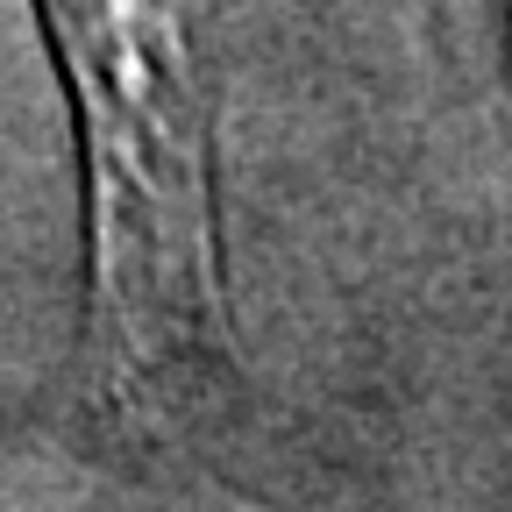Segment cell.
<instances>
[{
	"instance_id": "cell-1",
	"label": "cell",
	"mask_w": 512,
	"mask_h": 512,
	"mask_svg": "<svg viewBox=\"0 0 512 512\" xmlns=\"http://www.w3.org/2000/svg\"><path fill=\"white\" fill-rule=\"evenodd\" d=\"M221 8L228 0H36L79 143V392L93 420L235 377L221 228Z\"/></svg>"
}]
</instances>
